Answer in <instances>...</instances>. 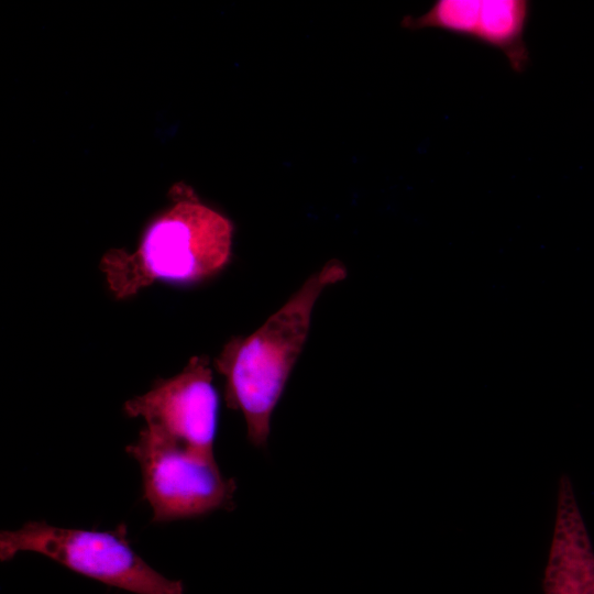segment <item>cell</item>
Segmentation results:
<instances>
[{
  "mask_svg": "<svg viewBox=\"0 0 594 594\" xmlns=\"http://www.w3.org/2000/svg\"><path fill=\"white\" fill-rule=\"evenodd\" d=\"M345 277L341 261H328L258 329L233 337L217 355L215 367L224 377L227 406L242 413L255 447L266 444L272 414L307 340L317 299L327 286Z\"/></svg>",
  "mask_w": 594,
  "mask_h": 594,
  "instance_id": "cell-1",
  "label": "cell"
},
{
  "mask_svg": "<svg viewBox=\"0 0 594 594\" xmlns=\"http://www.w3.org/2000/svg\"><path fill=\"white\" fill-rule=\"evenodd\" d=\"M233 226L188 188L172 191V202L145 227L133 252L110 250L100 268L111 294L124 299L155 282L194 283L219 273L229 262Z\"/></svg>",
  "mask_w": 594,
  "mask_h": 594,
  "instance_id": "cell-2",
  "label": "cell"
},
{
  "mask_svg": "<svg viewBox=\"0 0 594 594\" xmlns=\"http://www.w3.org/2000/svg\"><path fill=\"white\" fill-rule=\"evenodd\" d=\"M22 551L41 553L74 572L135 594L184 593L180 581L163 576L131 548L124 525L97 531L28 521L0 532L1 561Z\"/></svg>",
  "mask_w": 594,
  "mask_h": 594,
  "instance_id": "cell-3",
  "label": "cell"
},
{
  "mask_svg": "<svg viewBox=\"0 0 594 594\" xmlns=\"http://www.w3.org/2000/svg\"><path fill=\"white\" fill-rule=\"evenodd\" d=\"M125 450L140 464L153 521L194 518L232 506L235 482L221 474L215 458L147 425Z\"/></svg>",
  "mask_w": 594,
  "mask_h": 594,
  "instance_id": "cell-4",
  "label": "cell"
},
{
  "mask_svg": "<svg viewBox=\"0 0 594 594\" xmlns=\"http://www.w3.org/2000/svg\"><path fill=\"white\" fill-rule=\"evenodd\" d=\"M129 417H141L187 449L213 455L219 395L207 356H193L180 373L157 380L145 394L124 404Z\"/></svg>",
  "mask_w": 594,
  "mask_h": 594,
  "instance_id": "cell-5",
  "label": "cell"
},
{
  "mask_svg": "<svg viewBox=\"0 0 594 594\" xmlns=\"http://www.w3.org/2000/svg\"><path fill=\"white\" fill-rule=\"evenodd\" d=\"M531 3L527 0H437L419 16H405L408 30L439 29L495 48L512 70L521 74L529 64L525 32Z\"/></svg>",
  "mask_w": 594,
  "mask_h": 594,
  "instance_id": "cell-6",
  "label": "cell"
},
{
  "mask_svg": "<svg viewBox=\"0 0 594 594\" xmlns=\"http://www.w3.org/2000/svg\"><path fill=\"white\" fill-rule=\"evenodd\" d=\"M543 594H594V548L572 481L561 475Z\"/></svg>",
  "mask_w": 594,
  "mask_h": 594,
  "instance_id": "cell-7",
  "label": "cell"
}]
</instances>
